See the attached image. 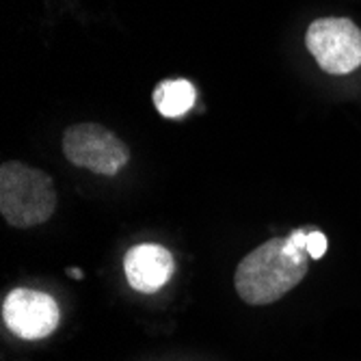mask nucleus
<instances>
[{
  "mask_svg": "<svg viewBox=\"0 0 361 361\" xmlns=\"http://www.w3.org/2000/svg\"><path fill=\"white\" fill-rule=\"evenodd\" d=\"M70 275H72V277H76V279H80V277H82V273H80V271H76V269H70Z\"/></svg>",
  "mask_w": 361,
  "mask_h": 361,
  "instance_id": "9",
  "label": "nucleus"
},
{
  "mask_svg": "<svg viewBox=\"0 0 361 361\" xmlns=\"http://www.w3.org/2000/svg\"><path fill=\"white\" fill-rule=\"evenodd\" d=\"M56 210V190L48 173L11 160L0 167V212L11 227L46 223Z\"/></svg>",
  "mask_w": 361,
  "mask_h": 361,
  "instance_id": "2",
  "label": "nucleus"
},
{
  "mask_svg": "<svg viewBox=\"0 0 361 361\" xmlns=\"http://www.w3.org/2000/svg\"><path fill=\"white\" fill-rule=\"evenodd\" d=\"M7 329L22 340H42L56 331L61 312L50 294L32 288H16L3 303Z\"/></svg>",
  "mask_w": 361,
  "mask_h": 361,
  "instance_id": "5",
  "label": "nucleus"
},
{
  "mask_svg": "<svg viewBox=\"0 0 361 361\" xmlns=\"http://www.w3.org/2000/svg\"><path fill=\"white\" fill-rule=\"evenodd\" d=\"M303 229L267 240L243 257L234 273L238 297L249 305H271L297 288L310 271Z\"/></svg>",
  "mask_w": 361,
  "mask_h": 361,
  "instance_id": "1",
  "label": "nucleus"
},
{
  "mask_svg": "<svg viewBox=\"0 0 361 361\" xmlns=\"http://www.w3.org/2000/svg\"><path fill=\"white\" fill-rule=\"evenodd\" d=\"M152 100L162 117L176 119V117L186 115L195 106L197 91L192 82L186 78H169V80L158 82V87L152 93Z\"/></svg>",
  "mask_w": 361,
  "mask_h": 361,
  "instance_id": "7",
  "label": "nucleus"
},
{
  "mask_svg": "<svg viewBox=\"0 0 361 361\" xmlns=\"http://www.w3.org/2000/svg\"><path fill=\"white\" fill-rule=\"evenodd\" d=\"M176 262L169 249L162 245L143 243L133 247L123 257V273L137 292L154 294L173 277Z\"/></svg>",
  "mask_w": 361,
  "mask_h": 361,
  "instance_id": "6",
  "label": "nucleus"
},
{
  "mask_svg": "<svg viewBox=\"0 0 361 361\" xmlns=\"http://www.w3.org/2000/svg\"><path fill=\"white\" fill-rule=\"evenodd\" d=\"M326 236L318 229H303V247L312 259H320L326 253Z\"/></svg>",
  "mask_w": 361,
  "mask_h": 361,
  "instance_id": "8",
  "label": "nucleus"
},
{
  "mask_svg": "<svg viewBox=\"0 0 361 361\" xmlns=\"http://www.w3.org/2000/svg\"><path fill=\"white\" fill-rule=\"evenodd\" d=\"M63 154L72 165L113 178L130 160V147L100 123H74L63 135Z\"/></svg>",
  "mask_w": 361,
  "mask_h": 361,
  "instance_id": "4",
  "label": "nucleus"
},
{
  "mask_svg": "<svg viewBox=\"0 0 361 361\" xmlns=\"http://www.w3.org/2000/svg\"><path fill=\"white\" fill-rule=\"evenodd\" d=\"M305 46L318 68L331 76H346L361 65V28L348 18H318L307 26Z\"/></svg>",
  "mask_w": 361,
  "mask_h": 361,
  "instance_id": "3",
  "label": "nucleus"
}]
</instances>
